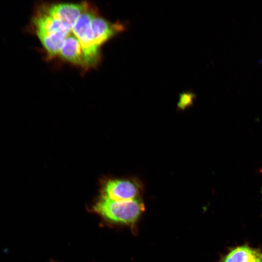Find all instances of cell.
I'll use <instances>...</instances> for the list:
<instances>
[{"mask_svg":"<svg viewBox=\"0 0 262 262\" xmlns=\"http://www.w3.org/2000/svg\"><path fill=\"white\" fill-rule=\"evenodd\" d=\"M144 210L141 198L118 201L100 196L93 206V211L106 220L130 226L135 223Z\"/></svg>","mask_w":262,"mask_h":262,"instance_id":"cell-1","label":"cell"},{"mask_svg":"<svg viewBox=\"0 0 262 262\" xmlns=\"http://www.w3.org/2000/svg\"><path fill=\"white\" fill-rule=\"evenodd\" d=\"M98 14L94 5L85 2L84 8L72 29L81 44L89 67L95 66L99 59V49L94 43L92 25V20Z\"/></svg>","mask_w":262,"mask_h":262,"instance_id":"cell-2","label":"cell"},{"mask_svg":"<svg viewBox=\"0 0 262 262\" xmlns=\"http://www.w3.org/2000/svg\"><path fill=\"white\" fill-rule=\"evenodd\" d=\"M142 188L133 178L108 179L102 182L100 196L115 200H131L140 198Z\"/></svg>","mask_w":262,"mask_h":262,"instance_id":"cell-3","label":"cell"},{"mask_svg":"<svg viewBox=\"0 0 262 262\" xmlns=\"http://www.w3.org/2000/svg\"><path fill=\"white\" fill-rule=\"evenodd\" d=\"M94 41L99 48L109 39L125 30L124 26L119 22H110L97 14L92 20Z\"/></svg>","mask_w":262,"mask_h":262,"instance_id":"cell-4","label":"cell"},{"mask_svg":"<svg viewBox=\"0 0 262 262\" xmlns=\"http://www.w3.org/2000/svg\"><path fill=\"white\" fill-rule=\"evenodd\" d=\"M58 56L64 60L82 68H89L81 44L72 30L65 40Z\"/></svg>","mask_w":262,"mask_h":262,"instance_id":"cell-5","label":"cell"},{"mask_svg":"<svg viewBox=\"0 0 262 262\" xmlns=\"http://www.w3.org/2000/svg\"><path fill=\"white\" fill-rule=\"evenodd\" d=\"M262 256V250L245 244L230 249L220 262H250Z\"/></svg>","mask_w":262,"mask_h":262,"instance_id":"cell-6","label":"cell"},{"mask_svg":"<svg viewBox=\"0 0 262 262\" xmlns=\"http://www.w3.org/2000/svg\"><path fill=\"white\" fill-rule=\"evenodd\" d=\"M196 95L191 92H184L180 94L178 108L184 110L191 106L196 98Z\"/></svg>","mask_w":262,"mask_h":262,"instance_id":"cell-7","label":"cell"},{"mask_svg":"<svg viewBox=\"0 0 262 262\" xmlns=\"http://www.w3.org/2000/svg\"><path fill=\"white\" fill-rule=\"evenodd\" d=\"M250 262H262V256L254 261Z\"/></svg>","mask_w":262,"mask_h":262,"instance_id":"cell-8","label":"cell"}]
</instances>
